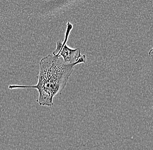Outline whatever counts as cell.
Returning a JSON list of instances; mask_svg holds the SVG:
<instances>
[{
    "label": "cell",
    "instance_id": "cell-2",
    "mask_svg": "<svg viewBox=\"0 0 153 150\" xmlns=\"http://www.w3.org/2000/svg\"><path fill=\"white\" fill-rule=\"evenodd\" d=\"M72 28L73 25L68 22L67 24L65 40L62 42H57L56 50L53 52V54L57 55L59 57H62L64 62L68 64H74L86 57L85 55H81V50L80 48L72 49L67 46L66 42Z\"/></svg>",
    "mask_w": 153,
    "mask_h": 150
},
{
    "label": "cell",
    "instance_id": "cell-1",
    "mask_svg": "<svg viewBox=\"0 0 153 150\" xmlns=\"http://www.w3.org/2000/svg\"><path fill=\"white\" fill-rule=\"evenodd\" d=\"M86 57L73 64L65 63L62 57L50 54L44 57L40 62V72L38 82L34 86L10 85L9 89H35L39 96L37 102L41 106H51L53 98L61 94L66 86L74 66L85 63Z\"/></svg>",
    "mask_w": 153,
    "mask_h": 150
},
{
    "label": "cell",
    "instance_id": "cell-3",
    "mask_svg": "<svg viewBox=\"0 0 153 150\" xmlns=\"http://www.w3.org/2000/svg\"><path fill=\"white\" fill-rule=\"evenodd\" d=\"M149 56H151V57H153V47L150 50V52H149Z\"/></svg>",
    "mask_w": 153,
    "mask_h": 150
}]
</instances>
